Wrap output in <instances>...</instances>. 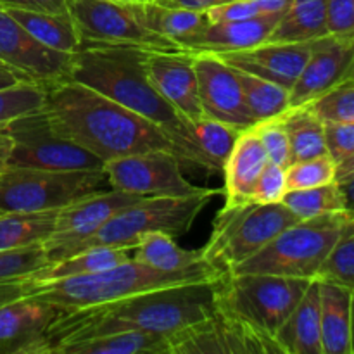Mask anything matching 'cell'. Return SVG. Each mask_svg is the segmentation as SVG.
<instances>
[{
  "instance_id": "9f6ffc18",
  "label": "cell",
  "mask_w": 354,
  "mask_h": 354,
  "mask_svg": "<svg viewBox=\"0 0 354 354\" xmlns=\"http://www.w3.org/2000/svg\"><path fill=\"white\" fill-rule=\"evenodd\" d=\"M351 318H353V354H354V287L351 289Z\"/></svg>"
},
{
  "instance_id": "816d5d0a",
  "label": "cell",
  "mask_w": 354,
  "mask_h": 354,
  "mask_svg": "<svg viewBox=\"0 0 354 354\" xmlns=\"http://www.w3.org/2000/svg\"><path fill=\"white\" fill-rule=\"evenodd\" d=\"M261 7L263 12H286L292 0H252Z\"/></svg>"
},
{
  "instance_id": "f907efd6",
  "label": "cell",
  "mask_w": 354,
  "mask_h": 354,
  "mask_svg": "<svg viewBox=\"0 0 354 354\" xmlns=\"http://www.w3.org/2000/svg\"><path fill=\"white\" fill-rule=\"evenodd\" d=\"M354 178V154L349 158L342 159L341 162H337V173H335V180L337 182H344V180Z\"/></svg>"
},
{
  "instance_id": "6da1fadb",
  "label": "cell",
  "mask_w": 354,
  "mask_h": 354,
  "mask_svg": "<svg viewBox=\"0 0 354 354\" xmlns=\"http://www.w3.org/2000/svg\"><path fill=\"white\" fill-rule=\"evenodd\" d=\"M223 277L161 287L82 310H64L48 332L47 354L73 342L123 330L156 332L168 337L180 334L213 317Z\"/></svg>"
},
{
  "instance_id": "9a60e30c",
  "label": "cell",
  "mask_w": 354,
  "mask_h": 354,
  "mask_svg": "<svg viewBox=\"0 0 354 354\" xmlns=\"http://www.w3.org/2000/svg\"><path fill=\"white\" fill-rule=\"evenodd\" d=\"M142 199H145V197L137 196V194L123 192V190L109 189L90 194V196L82 197L76 203L59 209L54 232L44 242L48 261H57L59 256L69 245L76 244V242L92 235L114 213Z\"/></svg>"
},
{
  "instance_id": "4fadbf2b",
  "label": "cell",
  "mask_w": 354,
  "mask_h": 354,
  "mask_svg": "<svg viewBox=\"0 0 354 354\" xmlns=\"http://www.w3.org/2000/svg\"><path fill=\"white\" fill-rule=\"evenodd\" d=\"M220 294V292H218ZM171 354H235L282 353L273 339L266 337L220 303L213 317L169 337Z\"/></svg>"
},
{
  "instance_id": "cb8c5ba5",
  "label": "cell",
  "mask_w": 354,
  "mask_h": 354,
  "mask_svg": "<svg viewBox=\"0 0 354 354\" xmlns=\"http://www.w3.org/2000/svg\"><path fill=\"white\" fill-rule=\"evenodd\" d=\"M277 342L286 354H324L318 279L311 280L299 304L277 332Z\"/></svg>"
},
{
  "instance_id": "e575fe53",
  "label": "cell",
  "mask_w": 354,
  "mask_h": 354,
  "mask_svg": "<svg viewBox=\"0 0 354 354\" xmlns=\"http://www.w3.org/2000/svg\"><path fill=\"white\" fill-rule=\"evenodd\" d=\"M282 204L297 220H311L324 214L346 213V201L339 182L311 187V189L287 190L282 197Z\"/></svg>"
},
{
  "instance_id": "f546056e",
  "label": "cell",
  "mask_w": 354,
  "mask_h": 354,
  "mask_svg": "<svg viewBox=\"0 0 354 354\" xmlns=\"http://www.w3.org/2000/svg\"><path fill=\"white\" fill-rule=\"evenodd\" d=\"M282 120L290 144V165L328 154L325 123L310 109V106L290 107L282 114Z\"/></svg>"
},
{
  "instance_id": "bcb514c9",
  "label": "cell",
  "mask_w": 354,
  "mask_h": 354,
  "mask_svg": "<svg viewBox=\"0 0 354 354\" xmlns=\"http://www.w3.org/2000/svg\"><path fill=\"white\" fill-rule=\"evenodd\" d=\"M6 7H19L40 12H68L69 0H0Z\"/></svg>"
},
{
  "instance_id": "6f0895ef",
  "label": "cell",
  "mask_w": 354,
  "mask_h": 354,
  "mask_svg": "<svg viewBox=\"0 0 354 354\" xmlns=\"http://www.w3.org/2000/svg\"><path fill=\"white\" fill-rule=\"evenodd\" d=\"M113 2L128 3V6H130V3H144V2H147V0H113Z\"/></svg>"
},
{
  "instance_id": "8fae6325",
  "label": "cell",
  "mask_w": 354,
  "mask_h": 354,
  "mask_svg": "<svg viewBox=\"0 0 354 354\" xmlns=\"http://www.w3.org/2000/svg\"><path fill=\"white\" fill-rule=\"evenodd\" d=\"M68 12L83 44L128 45L149 50L180 48L168 38L147 30L133 10V3L113 0H69ZM82 44V45H83Z\"/></svg>"
},
{
  "instance_id": "2e32d148",
  "label": "cell",
  "mask_w": 354,
  "mask_h": 354,
  "mask_svg": "<svg viewBox=\"0 0 354 354\" xmlns=\"http://www.w3.org/2000/svg\"><path fill=\"white\" fill-rule=\"evenodd\" d=\"M349 80H354V33L318 38L299 78L289 90L290 107L308 106Z\"/></svg>"
},
{
  "instance_id": "277c9868",
  "label": "cell",
  "mask_w": 354,
  "mask_h": 354,
  "mask_svg": "<svg viewBox=\"0 0 354 354\" xmlns=\"http://www.w3.org/2000/svg\"><path fill=\"white\" fill-rule=\"evenodd\" d=\"M223 275L227 273H221L206 261L178 272H162L131 258L90 275L66 277V279L47 280V282L24 280L23 296H37L64 310H82V308L113 303L161 287L204 282V280L220 279Z\"/></svg>"
},
{
  "instance_id": "836d02e7",
  "label": "cell",
  "mask_w": 354,
  "mask_h": 354,
  "mask_svg": "<svg viewBox=\"0 0 354 354\" xmlns=\"http://www.w3.org/2000/svg\"><path fill=\"white\" fill-rule=\"evenodd\" d=\"M194 140L207 165V171H223V166L242 130L223 121L203 116L192 123Z\"/></svg>"
},
{
  "instance_id": "7dc6e473",
  "label": "cell",
  "mask_w": 354,
  "mask_h": 354,
  "mask_svg": "<svg viewBox=\"0 0 354 354\" xmlns=\"http://www.w3.org/2000/svg\"><path fill=\"white\" fill-rule=\"evenodd\" d=\"M152 2L161 3V6H168V7H182V9L206 12V10L211 9V7L218 6V3L228 2V0H152Z\"/></svg>"
},
{
  "instance_id": "d4e9b609",
  "label": "cell",
  "mask_w": 354,
  "mask_h": 354,
  "mask_svg": "<svg viewBox=\"0 0 354 354\" xmlns=\"http://www.w3.org/2000/svg\"><path fill=\"white\" fill-rule=\"evenodd\" d=\"M6 9L31 37L37 38L45 47L66 54H76L82 48V37L69 12H40V10L19 9V7H6Z\"/></svg>"
},
{
  "instance_id": "ba28073f",
  "label": "cell",
  "mask_w": 354,
  "mask_h": 354,
  "mask_svg": "<svg viewBox=\"0 0 354 354\" xmlns=\"http://www.w3.org/2000/svg\"><path fill=\"white\" fill-rule=\"evenodd\" d=\"M311 280L268 273H227L220 283L218 303L263 335L277 341V332L299 304Z\"/></svg>"
},
{
  "instance_id": "ffe728a7",
  "label": "cell",
  "mask_w": 354,
  "mask_h": 354,
  "mask_svg": "<svg viewBox=\"0 0 354 354\" xmlns=\"http://www.w3.org/2000/svg\"><path fill=\"white\" fill-rule=\"evenodd\" d=\"M311 50L313 41H263L256 47L227 52L218 57L223 59L232 68L270 80L290 90L306 66Z\"/></svg>"
},
{
  "instance_id": "4316f807",
  "label": "cell",
  "mask_w": 354,
  "mask_h": 354,
  "mask_svg": "<svg viewBox=\"0 0 354 354\" xmlns=\"http://www.w3.org/2000/svg\"><path fill=\"white\" fill-rule=\"evenodd\" d=\"M133 10L147 30L168 38L178 47L187 38L196 35L201 28L209 23L206 12L161 6L152 0H147L144 3H133Z\"/></svg>"
},
{
  "instance_id": "db71d44e",
  "label": "cell",
  "mask_w": 354,
  "mask_h": 354,
  "mask_svg": "<svg viewBox=\"0 0 354 354\" xmlns=\"http://www.w3.org/2000/svg\"><path fill=\"white\" fill-rule=\"evenodd\" d=\"M23 294V282L21 283H9V286H0V303L10 297H17Z\"/></svg>"
},
{
  "instance_id": "8992f818",
  "label": "cell",
  "mask_w": 354,
  "mask_h": 354,
  "mask_svg": "<svg viewBox=\"0 0 354 354\" xmlns=\"http://www.w3.org/2000/svg\"><path fill=\"white\" fill-rule=\"evenodd\" d=\"M344 227L346 213L301 220L280 232L261 251L228 273H268L294 279H317L324 261L344 234Z\"/></svg>"
},
{
  "instance_id": "d6a6232c",
  "label": "cell",
  "mask_w": 354,
  "mask_h": 354,
  "mask_svg": "<svg viewBox=\"0 0 354 354\" xmlns=\"http://www.w3.org/2000/svg\"><path fill=\"white\" fill-rule=\"evenodd\" d=\"M237 75L254 124L270 118L282 116L290 109L289 90L283 88L282 85L259 78L251 73L241 71V69H237Z\"/></svg>"
},
{
  "instance_id": "ee69618b",
  "label": "cell",
  "mask_w": 354,
  "mask_h": 354,
  "mask_svg": "<svg viewBox=\"0 0 354 354\" xmlns=\"http://www.w3.org/2000/svg\"><path fill=\"white\" fill-rule=\"evenodd\" d=\"M263 14L261 7L252 0H228L218 3L206 10L209 23H225V21H242Z\"/></svg>"
},
{
  "instance_id": "f5cc1de1",
  "label": "cell",
  "mask_w": 354,
  "mask_h": 354,
  "mask_svg": "<svg viewBox=\"0 0 354 354\" xmlns=\"http://www.w3.org/2000/svg\"><path fill=\"white\" fill-rule=\"evenodd\" d=\"M339 185H341L342 196H344L346 201V211L351 213V211H354V178L339 182Z\"/></svg>"
},
{
  "instance_id": "7402d4cb",
  "label": "cell",
  "mask_w": 354,
  "mask_h": 354,
  "mask_svg": "<svg viewBox=\"0 0 354 354\" xmlns=\"http://www.w3.org/2000/svg\"><path fill=\"white\" fill-rule=\"evenodd\" d=\"M268 162L265 147L252 128L239 135L230 156L223 166L225 204H244L252 201L256 182Z\"/></svg>"
},
{
  "instance_id": "44dd1931",
  "label": "cell",
  "mask_w": 354,
  "mask_h": 354,
  "mask_svg": "<svg viewBox=\"0 0 354 354\" xmlns=\"http://www.w3.org/2000/svg\"><path fill=\"white\" fill-rule=\"evenodd\" d=\"M283 12H263L242 21L207 23L196 35L187 38L180 48L194 54H227L245 50L268 40L270 33Z\"/></svg>"
},
{
  "instance_id": "83f0119b",
  "label": "cell",
  "mask_w": 354,
  "mask_h": 354,
  "mask_svg": "<svg viewBox=\"0 0 354 354\" xmlns=\"http://www.w3.org/2000/svg\"><path fill=\"white\" fill-rule=\"evenodd\" d=\"M327 35V0H292L266 41H315Z\"/></svg>"
},
{
  "instance_id": "4dcf8cb0",
  "label": "cell",
  "mask_w": 354,
  "mask_h": 354,
  "mask_svg": "<svg viewBox=\"0 0 354 354\" xmlns=\"http://www.w3.org/2000/svg\"><path fill=\"white\" fill-rule=\"evenodd\" d=\"M133 249H118V248H90L80 251L76 254L68 256L61 261L50 263L47 268L35 273L30 282H47V280L66 279V277L90 275V273L102 272V270L116 266L120 263L131 259Z\"/></svg>"
},
{
  "instance_id": "ac0fdd59",
  "label": "cell",
  "mask_w": 354,
  "mask_h": 354,
  "mask_svg": "<svg viewBox=\"0 0 354 354\" xmlns=\"http://www.w3.org/2000/svg\"><path fill=\"white\" fill-rule=\"evenodd\" d=\"M196 73L204 116L242 131L254 127L237 69L214 54H196Z\"/></svg>"
},
{
  "instance_id": "7c38bea8",
  "label": "cell",
  "mask_w": 354,
  "mask_h": 354,
  "mask_svg": "<svg viewBox=\"0 0 354 354\" xmlns=\"http://www.w3.org/2000/svg\"><path fill=\"white\" fill-rule=\"evenodd\" d=\"M182 159L169 151H145L104 162L109 189L144 197L192 196L203 187L192 185L182 173Z\"/></svg>"
},
{
  "instance_id": "d590c367",
  "label": "cell",
  "mask_w": 354,
  "mask_h": 354,
  "mask_svg": "<svg viewBox=\"0 0 354 354\" xmlns=\"http://www.w3.org/2000/svg\"><path fill=\"white\" fill-rule=\"evenodd\" d=\"M50 265L44 244L0 251V286L21 283Z\"/></svg>"
},
{
  "instance_id": "74e56055",
  "label": "cell",
  "mask_w": 354,
  "mask_h": 354,
  "mask_svg": "<svg viewBox=\"0 0 354 354\" xmlns=\"http://www.w3.org/2000/svg\"><path fill=\"white\" fill-rule=\"evenodd\" d=\"M335 173H337V162L328 154L292 162L286 168L287 190L311 189V187L337 182Z\"/></svg>"
},
{
  "instance_id": "8d00e7d4",
  "label": "cell",
  "mask_w": 354,
  "mask_h": 354,
  "mask_svg": "<svg viewBox=\"0 0 354 354\" xmlns=\"http://www.w3.org/2000/svg\"><path fill=\"white\" fill-rule=\"evenodd\" d=\"M45 86L35 82H21L0 90V127L10 123L23 114L44 107Z\"/></svg>"
},
{
  "instance_id": "5b68a950",
  "label": "cell",
  "mask_w": 354,
  "mask_h": 354,
  "mask_svg": "<svg viewBox=\"0 0 354 354\" xmlns=\"http://www.w3.org/2000/svg\"><path fill=\"white\" fill-rule=\"evenodd\" d=\"M216 194V189H201L192 196L145 197L114 213L92 235L69 245L57 261L90 248L133 249L142 235L152 232H165L175 239L180 237L190 230L201 211Z\"/></svg>"
},
{
  "instance_id": "11a10c76",
  "label": "cell",
  "mask_w": 354,
  "mask_h": 354,
  "mask_svg": "<svg viewBox=\"0 0 354 354\" xmlns=\"http://www.w3.org/2000/svg\"><path fill=\"white\" fill-rule=\"evenodd\" d=\"M344 234H353L354 235V211H351V213H348V211H346Z\"/></svg>"
},
{
  "instance_id": "f35d334b",
  "label": "cell",
  "mask_w": 354,
  "mask_h": 354,
  "mask_svg": "<svg viewBox=\"0 0 354 354\" xmlns=\"http://www.w3.org/2000/svg\"><path fill=\"white\" fill-rule=\"evenodd\" d=\"M308 106L324 123L354 124V80L341 83Z\"/></svg>"
},
{
  "instance_id": "ab89813d",
  "label": "cell",
  "mask_w": 354,
  "mask_h": 354,
  "mask_svg": "<svg viewBox=\"0 0 354 354\" xmlns=\"http://www.w3.org/2000/svg\"><path fill=\"white\" fill-rule=\"evenodd\" d=\"M318 279H328L353 289L354 287V235L342 234L318 272Z\"/></svg>"
},
{
  "instance_id": "484cf974",
  "label": "cell",
  "mask_w": 354,
  "mask_h": 354,
  "mask_svg": "<svg viewBox=\"0 0 354 354\" xmlns=\"http://www.w3.org/2000/svg\"><path fill=\"white\" fill-rule=\"evenodd\" d=\"M59 354H171L169 337L156 332L123 330L73 342Z\"/></svg>"
},
{
  "instance_id": "52a82bcc",
  "label": "cell",
  "mask_w": 354,
  "mask_h": 354,
  "mask_svg": "<svg viewBox=\"0 0 354 354\" xmlns=\"http://www.w3.org/2000/svg\"><path fill=\"white\" fill-rule=\"evenodd\" d=\"M297 221L282 203L225 204L214 218L209 241L201 249L204 261L228 273Z\"/></svg>"
},
{
  "instance_id": "7a4b0ae2",
  "label": "cell",
  "mask_w": 354,
  "mask_h": 354,
  "mask_svg": "<svg viewBox=\"0 0 354 354\" xmlns=\"http://www.w3.org/2000/svg\"><path fill=\"white\" fill-rule=\"evenodd\" d=\"M44 111L59 135L102 162L158 149L182 159L161 128L83 83L64 78L45 85Z\"/></svg>"
},
{
  "instance_id": "d6986e66",
  "label": "cell",
  "mask_w": 354,
  "mask_h": 354,
  "mask_svg": "<svg viewBox=\"0 0 354 354\" xmlns=\"http://www.w3.org/2000/svg\"><path fill=\"white\" fill-rule=\"evenodd\" d=\"M145 68L152 85L189 123L204 116L199 99L196 54L183 48L145 50Z\"/></svg>"
},
{
  "instance_id": "9c48e42d",
  "label": "cell",
  "mask_w": 354,
  "mask_h": 354,
  "mask_svg": "<svg viewBox=\"0 0 354 354\" xmlns=\"http://www.w3.org/2000/svg\"><path fill=\"white\" fill-rule=\"evenodd\" d=\"M107 185L102 171L6 168L0 173V214L59 211Z\"/></svg>"
},
{
  "instance_id": "e0dca14e",
  "label": "cell",
  "mask_w": 354,
  "mask_h": 354,
  "mask_svg": "<svg viewBox=\"0 0 354 354\" xmlns=\"http://www.w3.org/2000/svg\"><path fill=\"white\" fill-rule=\"evenodd\" d=\"M64 308L37 296L0 303V354H47L48 332Z\"/></svg>"
},
{
  "instance_id": "f6af8a7d",
  "label": "cell",
  "mask_w": 354,
  "mask_h": 354,
  "mask_svg": "<svg viewBox=\"0 0 354 354\" xmlns=\"http://www.w3.org/2000/svg\"><path fill=\"white\" fill-rule=\"evenodd\" d=\"M328 35L354 33V0H327Z\"/></svg>"
},
{
  "instance_id": "60d3db41",
  "label": "cell",
  "mask_w": 354,
  "mask_h": 354,
  "mask_svg": "<svg viewBox=\"0 0 354 354\" xmlns=\"http://www.w3.org/2000/svg\"><path fill=\"white\" fill-rule=\"evenodd\" d=\"M252 130L261 140L266 156H268V161L287 168L290 165V144L282 116L270 118L261 123H256Z\"/></svg>"
},
{
  "instance_id": "f1b7e54d",
  "label": "cell",
  "mask_w": 354,
  "mask_h": 354,
  "mask_svg": "<svg viewBox=\"0 0 354 354\" xmlns=\"http://www.w3.org/2000/svg\"><path fill=\"white\" fill-rule=\"evenodd\" d=\"M131 258L162 272H178L204 261L201 249H183L175 237L165 232L142 235L131 251Z\"/></svg>"
},
{
  "instance_id": "603a6c76",
  "label": "cell",
  "mask_w": 354,
  "mask_h": 354,
  "mask_svg": "<svg viewBox=\"0 0 354 354\" xmlns=\"http://www.w3.org/2000/svg\"><path fill=\"white\" fill-rule=\"evenodd\" d=\"M318 286L324 354H353L351 289L328 279H318Z\"/></svg>"
},
{
  "instance_id": "c3c4849f",
  "label": "cell",
  "mask_w": 354,
  "mask_h": 354,
  "mask_svg": "<svg viewBox=\"0 0 354 354\" xmlns=\"http://www.w3.org/2000/svg\"><path fill=\"white\" fill-rule=\"evenodd\" d=\"M21 82H30L28 78H24L21 73H17L16 69H12L10 66L0 62V90L9 88V86L17 85Z\"/></svg>"
},
{
  "instance_id": "b9f144b4",
  "label": "cell",
  "mask_w": 354,
  "mask_h": 354,
  "mask_svg": "<svg viewBox=\"0 0 354 354\" xmlns=\"http://www.w3.org/2000/svg\"><path fill=\"white\" fill-rule=\"evenodd\" d=\"M287 192L286 183V168L268 161L256 182L252 201L261 204L282 203L283 194Z\"/></svg>"
},
{
  "instance_id": "1f68e13d",
  "label": "cell",
  "mask_w": 354,
  "mask_h": 354,
  "mask_svg": "<svg viewBox=\"0 0 354 354\" xmlns=\"http://www.w3.org/2000/svg\"><path fill=\"white\" fill-rule=\"evenodd\" d=\"M59 211L0 214V251L44 244L55 228Z\"/></svg>"
},
{
  "instance_id": "3957f363",
  "label": "cell",
  "mask_w": 354,
  "mask_h": 354,
  "mask_svg": "<svg viewBox=\"0 0 354 354\" xmlns=\"http://www.w3.org/2000/svg\"><path fill=\"white\" fill-rule=\"evenodd\" d=\"M145 50L128 45L83 44L73 54L68 78L97 90L154 123L175 142L183 165L207 171L206 161L194 140L192 123L180 116L152 85L145 68Z\"/></svg>"
},
{
  "instance_id": "681fc988",
  "label": "cell",
  "mask_w": 354,
  "mask_h": 354,
  "mask_svg": "<svg viewBox=\"0 0 354 354\" xmlns=\"http://www.w3.org/2000/svg\"><path fill=\"white\" fill-rule=\"evenodd\" d=\"M12 152V138L7 133L6 124L0 127V173L9 168V158Z\"/></svg>"
},
{
  "instance_id": "5bb4252c",
  "label": "cell",
  "mask_w": 354,
  "mask_h": 354,
  "mask_svg": "<svg viewBox=\"0 0 354 354\" xmlns=\"http://www.w3.org/2000/svg\"><path fill=\"white\" fill-rule=\"evenodd\" d=\"M0 62L16 69L30 82L45 86L68 78L73 54L45 47L0 2Z\"/></svg>"
},
{
  "instance_id": "30bf717a",
  "label": "cell",
  "mask_w": 354,
  "mask_h": 354,
  "mask_svg": "<svg viewBox=\"0 0 354 354\" xmlns=\"http://www.w3.org/2000/svg\"><path fill=\"white\" fill-rule=\"evenodd\" d=\"M12 138L10 168L52 171H102L104 162L52 128L44 107L6 124Z\"/></svg>"
},
{
  "instance_id": "7bdbcfd3",
  "label": "cell",
  "mask_w": 354,
  "mask_h": 354,
  "mask_svg": "<svg viewBox=\"0 0 354 354\" xmlns=\"http://www.w3.org/2000/svg\"><path fill=\"white\" fill-rule=\"evenodd\" d=\"M325 142L327 152L335 162L354 154V124L353 123H325Z\"/></svg>"
}]
</instances>
